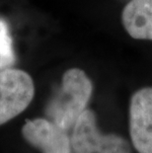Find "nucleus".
<instances>
[{
    "mask_svg": "<svg viewBox=\"0 0 152 153\" xmlns=\"http://www.w3.org/2000/svg\"><path fill=\"white\" fill-rule=\"evenodd\" d=\"M93 92V84L82 69L65 71L57 93L48 102L46 116L57 126L68 131L87 109Z\"/></svg>",
    "mask_w": 152,
    "mask_h": 153,
    "instance_id": "1",
    "label": "nucleus"
},
{
    "mask_svg": "<svg viewBox=\"0 0 152 153\" xmlns=\"http://www.w3.org/2000/svg\"><path fill=\"white\" fill-rule=\"evenodd\" d=\"M22 135L29 144L42 153H72L71 138L66 129L48 119L27 120Z\"/></svg>",
    "mask_w": 152,
    "mask_h": 153,
    "instance_id": "5",
    "label": "nucleus"
},
{
    "mask_svg": "<svg viewBox=\"0 0 152 153\" xmlns=\"http://www.w3.org/2000/svg\"><path fill=\"white\" fill-rule=\"evenodd\" d=\"M15 61L12 39L9 35L8 27L0 19V69L12 65Z\"/></svg>",
    "mask_w": 152,
    "mask_h": 153,
    "instance_id": "7",
    "label": "nucleus"
},
{
    "mask_svg": "<svg viewBox=\"0 0 152 153\" xmlns=\"http://www.w3.org/2000/svg\"><path fill=\"white\" fill-rule=\"evenodd\" d=\"M34 94L33 79L24 70L7 68L0 71V126L24 112Z\"/></svg>",
    "mask_w": 152,
    "mask_h": 153,
    "instance_id": "3",
    "label": "nucleus"
},
{
    "mask_svg": "<svg viewBox=\"0 0 152 153\" xmlns=\"http://www.w3.org/2000/svg\"><path fill=\"white\" fill-rule=\"evenodd\" d=\"M122 25L136 40L152 41V0H131L122 13Z\"/></svg>",
    "mask_w": 152,
    "mask_h": 153,
    "instance_id": "6",
    "label": "nucleus"
},
{
    "mask_svg": "<svg viewBox=\"0 0 152 153\" xmlns=\"http://www.w3.org/2000/svg\"><path fill=\"white\" fill-rule=\"evenodd\" d=\"M129 132L138 153H152V87L137 90L129 105Z\"/></svg>",
    "mask_w": 152,
    "mask_h": 153,
    "instance_id": "4",
    "label": "nucleus"
},
{
    "mask_svg": "<svg viewBox=\"0 0 152 153\" xmlns=\"http://www.w3.org/2000/svg\"><path fill=\"white\" fill-rule=\"evenodd\" d=\"M70 138L73 153H131L130 145L122 136L99 131L95 114L89 109L77 119Z\"/></svg>",
    "mask_w": 152,
    "mask_h": 153,
    "instance_id": "2",
    "label": "nucleus"
}]
</instances>
